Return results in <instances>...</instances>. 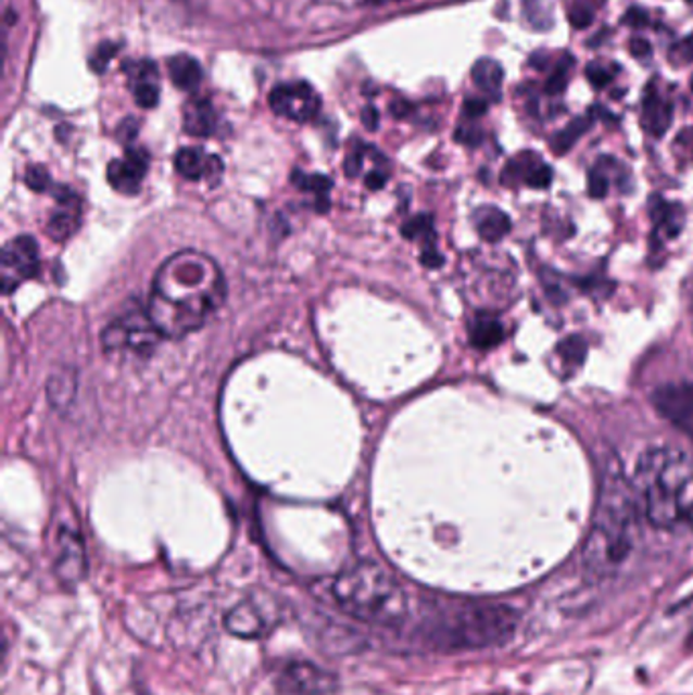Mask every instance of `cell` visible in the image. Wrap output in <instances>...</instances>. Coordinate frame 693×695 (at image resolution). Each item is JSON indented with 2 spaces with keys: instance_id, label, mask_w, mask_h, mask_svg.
<instances>
[{
  "instance_id": "obj_32",
  "label": "cell",
  "mask_w": 693,
  "mask_h": 695,
  "mask_svg": "<svg viewBox=\"0 0 693 695\" xmlns=\"http://www.w3.org/2000/svg\"><path fill=\"white\" fill-rule=\"evenodd\" d=\"M585 74H588V79H590V84L594 88H604L610 81V74L606 70H602L600 65H588Z\"/></svg>"
},
{
  "instance_id": "obj_17",
  "label": "cell",
  "mask_w": 693,
  "mask_h": 695,
  "mask_svg": "<svg viewBox=\"0 0 693 695\" xmlns=\"http://www.w3.org/2000/svg\"><path fill=\"white\" fill-rule=\"evenodd\" d=\"M504 177H513V181H522L529 188H547L552 181V169L541 159L525 153L506 165Z\"/></svg>"
},
{
  "instance_id": "obj_41",
  "label": "cell",
  "mask_w": 693,
  "mask_h": 695,
  "mask_svg": "<svg viewBox=\"0 0 693 695\" xmlns=\"http://www.w3.org/2000/svg\"><path fill=\"white\" fill-rule=\"evenodd\" d=\"M410 109L411 106L410 104H407V102H403V100H396L393 106H391V112H393L394 116H399V118H401V116H405V114H407V111H410Z\"/></svg>"
},
{
  "instance_id": "obj_1",
  "label": "cell",
  "mask_w": 693,
  "mask_h": 695,
  "mask_svg": "<svg viewBox=\"0 0 693 695\" xmlns=\"http://www.w3.org/2000/svg\"><path fill=\"white\" fill-rule=\"evenodd\" d=\"M226 298L220 267L207 254L179 251L153 279L147 314L163 338H184L202 328Z\"/></svg>"
},
{
  "instance_id": "obj_39",
  "label": "cell",
  "mask_w": 693,
  "mask_h": 695,
  "mask_svg": "<svg viewBox=\"0 0 693 695\" xmlns=\"http://www.w3.org/2000/svg\"><path fill=\"white\" fill-rule=\"evenodd\" d=\"M630 49H632V53L637 55V58H646V55H651V46L643 41V39H632L630 41Z\"/></svg>"
},
{
  "instance_id": "obj_8",
  "label": "cell",
  "mask_w": 693,
  "mask_h": 695,
  "mask_svg": "<svg viewBox=\"0 0 693 695\" xmlns=\"http://www.w3.org/2000/svg\"><path fill=\"white\" fill-rule=\"evenodd\" d=\"M279 612L275 602L261 598H247L238 602L235 608L224 617V627L238 639H263L279 624Z\"/></svg>"
},
{
  "instance_id": "obj_26",
  "label": "cell",
  "mask_w": 693,
  "mask_h": 695,
  "mask_svg": "<svg viewBox=\"0 0 693 695\" xmlns=\"http://www.w3.org/2000/svg\"><path fill=\"white\" fill-rule=\"evenodd\" d=\"M291 179L295 181V186L301 188V190L314 191V193H319L322 198H324V193L331 188L330 179L324 177V175H303L300 174V172H295Z\"/></svg>"
},
{
  "instance_id": "obj_9",
  "label": "cell",
  "mask_w": 693,
  "mask_h": 695,
  "mask_svg": "<svg viewBox=\"0 0 693 695\" xmlns=\"http://www.w3.org/2000/svg\"><path fill=\"white\" fill-rule=\"evenodd\" d=\"M39 270V247L32 237H16L4 244L0 258V283L9 295Z\"/></svg>"
},
{
  "instance_id": "obj_11",
  "label": "cell",
  "mask_w": 693,
  "mask_h": 695,
  "mask_svg": "<svg viewBox=\"0 0 693 695\" xmlns=\"http://www.w3.org/2000/svg\"><path fill=\"white\" fill-rule=\"evenodd\" d=\"M53 571L65 587H76L81 584L88 573L84 541L79 538V533L67 527H62L58 535V555H55Z\"/></svg>"
},
{
  "instance_id": "obj_16",
  "label": "cell",
  "mask_w": 693,
  "mask_h": 695,
  "mask_svg": "<svg viewBox=\"0 0 693 695\" xmlns=\"http://www.w3.org/2000/svg\"><path fill=\"white\" fill-rule=\"evenodd\" d=\"M216 127H218V114L210 100L191 98L184 106V128L191 137L205 139L216 132Z\"/></svg>"
},
{
  "instance_id": "obj_30",
  "label": "cell",
  "mask_w": 693,
  "mask_h": 695,
  "mask_svg": "<svg viewBox=\"0 0 693 695\" xmlns=\"http://www.w3.org/2000/svg\"><path fill=\"white\" fill-rule=\"evenodd\" d=\"M25 181H27V186L32 188L33 191H48L49 186H51V177H49L48 172L41 167V165H32L29 169H27V174H25Z\"/></svg>"
},
{
  "instance_id": "obj_22",
  "label": "cell",
  "mask_w": 693,
  "mask_h": 695,
  "mask_svg": "<svg viewBox=\"0 0 693 695\" xmlns=\"http://www.w3.org/2000/svg\"><path fill=\"white\" fill-rule=\"evenodd\" d=\"M503 336L504 330L501 321L490 316L478 317L470 328V340H472L474 346L482 348V350L501 344Z\"/></svg>"
},
{
  "instance_id": "obj_27",
  "label": "cell",
  "mask_w": 693,
  "mask_h": 695,
  "mask_svg": "<svg viewBox=\"0 0 693 695\" xmlns=\"http://www.w3.org/2000/svg\"><path fill=\"white\" fill-rule=\"evenodd\" d=\"M118 53V46L112 41H104L96 48V53L90 58V67L96 74H102L106 70V65L111 64L112 58Z\"/></svg>"
},
{
  "instance_id": "obj_33",
  "label": "cell",
  "mask_w": 693,
  "mask_h": 695,
  "mask_svg": "<svg viewBox=\"0 0 693 695\" xmlns=\"http://www.w3.org/2000/svg\"><path fill=\"white\" fill-rule=\"evenodd\" d=\"M592 11L590 9H585V7H578V9H574L571 11V15H569V21H571V25L574 27H578V29H583V27H588L590 23H592Z\"/></svg>"
},
{
  "instance_id": "obj_28",
  "label": "cell",
  "mask_w": 693,
  "mask_h": 695,
  "mask_svg": "<svg viewBox=\"0 0 693 695\" xmlns=\"http://www.w3.org/2000/svg\"><path fill=\"white\" fill-rule=\"evenodd\" d=\"M125 72L128 74V78L133 79V86L139 84V81H151V79H158V65L153 62H128L125 65Z\"/></svg>"
},
{
  "instance_id": "obj_43",
  "label": "cell",
  "mask_w": 693,
  "mask_h": 695,
  "mask_svg": "<svg viewBox=\"0 0 693 695\" xmlns=\"http://www.w3.org/2000/svg\"><path fill=\"white\" fill-rule=\"evenodd\" d=\"M692 90H693V78H692Z\"/></svg>"
},
{
  "instance_id": "obj_37",
  "label": "cell",
  "mask_w": 693,
  "mask_h": 695,
  "mask_svg": "<svg viewBox=\"0 0 693 695\" xmlns=\"http://www.w3.org/2000/svg\"><path fill=\"white\" fill-rule=\"evenodd\" d=\"M125 132V137H123V141H133L135 137H137V132H139V123L135 121V118H126L125 123L121 125V130H118V135H123Z\"/></svg>"
},
{
  "instance_id": "obj_6",
  "label": "cell",
  "mask_w": 693,
  "mask_h": 695,
  "mask_svg": "<svg viewBox=\"0 0 693 695\" xmlns=\"http://www.w3.org/2000/svg\"><path fill=\"white\" fill-rule=\"evenodd\" d=\"M163 336L153 326L151 317L144 312H128L125 316L116 317L111 326L104 330L102 344L106 352H130L147 356L158 346Z\"/></svg>"
},
{
  "instance_id": "obj_15",
  "label": "cell",
  "mask_w": 693,
  "mask_h": 695,
  "mask_svg": "<svg viewBox=\"0 0 693 695\" xmlns=\"http://www.w3.org/2000/svg\"><path fill=\"white\" fill-rule=\"evenodd\" d=\"M58 206L49 218L48 232L53 240L63 242L78 232L81 224V202L78 195L67 188H62L55 195Z\"/></svg>"
},
{
  "instance_id": "obj_13",
  "label": "cell",
  "mask_w": 693,
  "mask_h": 695,
  "mask_svg": "<svg viewBox=\"0 0 693 695\" xmlns=\"http://www.w3.org/2000/svg\"><path fill=\"white\" fill-rule=\"evenodd\" d=\"M149 172V153L142 149H126L125 157L114 159L106 169V177L114 190L125 195L141 191L142 179Z\"/></svg>"
},
{
  "instance_id": "obj_23",
  "label": "cell",
  "mask_w": 693,
  "mask_h": 695,
  "mask_svg": "<svg viewBox=\"0 0 693 695\" xmlns=\"http://www.w3.org/2000/svg\"><path fill=\"white\" fill-rule=\"evenodd\" d=\"M48 391L49 396H51V403H53L55 407H65V405L72 401L74 391H76V379L70 377L67 370H62V375L51 377Z\"/></svg>"
},
{
  "instance_id": "obj_42",
  "label": "cell",
  "mask_w": 693,
  "mask_h": 695,
  "mask_svg": "<svg viewBox=\"0 0 693 695\" xmlns=\"http://www.w3.org/2000/svg\"><path fill=\"white\" fill-rule=\"evenodd\" d=\"M368 4H387V2H401V0H366Z\"/></svg>"
},
{
  "instance_id": "obj_40",
  "label": "cell",
  "mask_w": 693,
  "mask_h": 695,
  "mask_svg": "<svg viewBox=\"0 0 693 695\" xmlns=\"http://www.w3.org/2000/svg\"><path fill=\"white\" fill-rule=\"evenodd\" d=\"M679 53L685 62H693V35H690L681 46H679Z\"/></svg>"
},
{
  "instance_id": "obj_12",
  "label": "cell",
  "mask_w": 693,
  "mask_h": 695,
  "mask_svg": "<svg viewBox=\"0 0 693 695\" xmlns=\"http://www.w3.org/2000/svg\"><path fill=\"white\" fill-rule=\"evenodd\" d=\"M653 403L669 424L693 438V382L665 384L655 391Z\"/></svg>"
},
{
  "instance_id": "obj_35",
  "label": "cell",
  "mask_w": 693,
  "mask_h": 695,
  "mask_svg": "<svg viewBox=\"0 0 693 695\" xmlns=\"http://www.w3.org/2000/svg\"><path fill=\"white\" fill-rule=\"evenodd\" d=\"M625 23L630 25V27H637V29H639V27H643V25L648 23V16H646L643 9H637V7H634V9H630L627 16H625Z\"/></svg>"
},
{
  "instance_id": "obj_24",
  "label": "cell",
  "mask_w": 693,
  "mask_h": 695,
  "mask_svg": "<svg viewBox=\"0 0 693 695\" xmlns=\"http://www.w3.org/2000/svg\"><path fill=\"white\" fill-rule=\"evenodd\" d=\"M571 67H574V60H571L569 55H566L559 64L555 65L552 76H550L547 84H545V92H547V94H562V92L566 90L567 79H569V72H571Z\"/></svg>"
},
{
  "instance_id": "obj_4",
  "label": "cell",
  "mask_w": 693,
  "mask_h": 695,
  "mask_svg": "<svg viewBox=\"0 0 693 695\" xmlns=\"http://www.w3.org/2000/svg\"><path fill=\"white\" fill-rule=\"evenodd\" d=\"M519 620V612L506 604H438L427 612L417 632L436 648L496 647L515 634Z\"/></svg>"
},
{
  "instance_id": "obj_36",
  "label": "cell",
  "mask_w": 693,
  "mask_h": 695,
  "mask_svg": "<svg viewBox=\"0 0 693 695\" xmlns=\"http://www.w3.org/2000/svg\"><path fill=\"white\" fill-rule=\"evenodd\" d=\"M678 147L688 153V157L693 159V128H685L679 132Z\"/></svg>"
},
{
  "instance_id": "obj_18",
  "label": "cell",
  "mask_w": 693,
  "mask_h": 695,
  "mask_svg": "<svg viewBox=\"0 0 693 695\" xmlns=\"http://www.w3.org/2000/svg\"><path fill=\"white\" fill-rule=\"evenodd\" d=\"M671 104L657 92H648L643 100V128L653 137H663L671 127Z\"/></svg>"
},
{
  "instance_id": "obj_38",
  "label": "cell",
  "mask_w": 693,
  "mask_h": 695,
  "mask_svg": "<svg viewBox=\"0 0 693 695\" xmlns=\"http://www.w3.org/2000/svg\"><path fill=\"white\" fill-rule=\"evenodd\" d=\"M364 127L368 130H377L378 128V112L375 106H366L363 111Z\"/></svg>"
},
{
  "instance_id": "obj_2",
  "label": "cell",
  "mask_w": 693,
  "mask_h": 695,
  "mask_svg": "<svg viewBox=\"0 0 693 695\" xmlns=\"http://www.w3.org/2000/svg\"><path fill=\"white\" fill-rule=\"evenodd\" d=\"M639 494L613 459L600 486L592 533L585 541V566L596 573H610L627 557L639 533Z\"/></svg>"
},
{
  "instance_id": "obj_29",
  "label": "cell",
  "mask_w": 693,
  "mask_h": 695,
  "mask_svg": "<svg viewBox=\"0 0 693 695\" xmlns=\"http://www.w3.org/2000/svg\"><path fill=\"white\" fill-rule=\"evenodd\" d=\"M588 125H590V123H588V118L574 121V123H571L564 132H559V135H557V139L553 142V144H555V149H557V151H566V149H569V147L574 144V141H576V139L582 135L583 130L588 128Z\"/></svg>"
},
{
  "instance_id": "obj_21",
  "label": "cell",
  "mask_w": 693,
  "mask_h": 695,
  "mask_svg": "<svg viewBox=\"0 0 693 695\" xmlns=\"http://www.w3.org/2000/svg\"><path fill=\"white\" fill-rule=\"evenodd\" d=\"M474 84L490 96L501 94L503 88L504 72L499 62L494 60H478L472 67Z\"/></svg>"
},
{
  "instance_id": "obj_31",
  "label": "cell",
  "mask_w": 693,
  "mask_h": 695,
  "mask_svg": "<svg viewBox=\"0 0 693 695\" xmlns=\"http://www.w3.org/2000/svg\"><path fill=\"white\" fill-rule=\"evenodd\" d=\"M559 352L564 356V361L569 364L582 363L583 354H585V344L578 338L567 340L564 346H559Z\"/></svg>"
},
{
  "instance_id": "obj_10",
  "label": "cell",
  "mask_w": 693,
  "mask_h": 695,
  "mask_svg": "<svg viewBox=\"0 0 693 695\" xmlns=\"http://www.w3.org/2000/svg\"><path fill=\"white\" fill-rule=\"evenodd\" d=\"M270 111L295 123H310L322 109V100L307 81L281 84L268 96Z\"/></svg>"
},
{
  "instance_id": "obj_7",
  "label": "cell",
  "mask_w": 693,
  "mask_h": 695,
  "mask_svg": "<svg viewBox=\"0 0 693 695\" xmlns=\"http://www.w3.org/2000/svg\"><path fill=\"white\" fill-rule=\"evenodd\" d=\"M275 687L284 695H330L338 690V675L312 661H287L277 667Z\"/></svg>"
},
{
  "instance_id": "obj_25",
  "label": "cell",
  "mask_w": 693,
  "mask_h": 695,
  "mask_svg": "<svg viewBox=\"0 0 693 695\" xmlns=\"http://www.w3.org/2000/svg\"><path fill=\"white\" fill-rule=\"evenodd\" d=\"M133 94L137 106H141L144 111H151L159 104V86L155 79L151 81H139L133 86Z\"/></svg>"
},
{
  "instance_id": "obj_14",
  "label": "cell",
  "mask_w": 693,
  "mask_h": 695,
  "mask_svg": "<svg viewBox=\"0 0 693 695\" xmlns=\"http://www.w3.org/2000/svg\"><path fill=\"white\" fill-rule=\"evenodd\" d=\"M175 172L188 181H202L205 179L210 186H216L224 174V165L220 157L205 155L202 149L186 147L179 149L175 155Z\"/></svg>"
},
{
  "instance_id": "obj_5",
  "label": "cell",
  "mask_w": 693,
  "mask_h": 695,
  "mask_svg": "<svg viewBox=\"0 0 693 695\" xmlns=\"http://www.w3.org/2000/svg\"><path fill=\"white\" fill-rule=\"evenodd\" d=\"M331 594L346 615L378 627H401L410 615L405 590L375 561L342 571L331 584Z\"/></svg>"
},
{
  "instance_id": "obj_34",
  "label": "cell",
  "mask_w": 693,
  "mask_h": 695,
  "mask_svg": "<svg viewBox=\"0 0 693 695\" xmlns=\"http://www.w3.org/2000/svg\"><path fill=\"white\" fill-rule=\"evenodd\" d=\"M464 112H466V116H470V118L482 116V114L487 112V102L480 100V98H470V100H466V104H464Z\"/></svg>"
},
{
  "instance_id": "obj_20",
  "label": "cell",
  "mask_w": 693,
  "mask_h": 695,
  "mask_svg": "<svg viewBox=\"0 0 693 695\" xmlns=\"http://www.w3.org/2000/svg\"><path fill=\"white\" fill-rule=\"evenodd\" d=\"M474 224L478 235L490 242L501 240L511 230V222L506 218V214L496 207H482L480 212H476Z\"/></svg>"
},
{
  "instance_id": "obj_19",
  "label": "cell",
  "mask_w": 693,
  "mask_h": 695,
  "mask_svg": "<svg viewBox=\"0 0 693 695\" xmlns=\"http://www.w3.org/2000/svg\"><path fill=\"white\" fill-rule=\"evenodd\" d=\"M167 70H169V78L174 81L175 88H179L184 92H193L202 81V65L189 55H175L169 60Z\"/></svg>"
},
{
  "instance_id": "obj_3",
  "label": "cell",
  "mask_w": 693,
  "mask_h": 695,
  "mask_svg": "<svg viewBox=\"0 0 693 695\" xmlns=\"http://www.w3.org/2000/svg\"><path fill=\"white\" fill-rule=\"evenodd\" d=\"M634 489L646 519L659 529L693 527V456L678 447L648 450L637 464Z\"/></svg>"
}]
</instances>
